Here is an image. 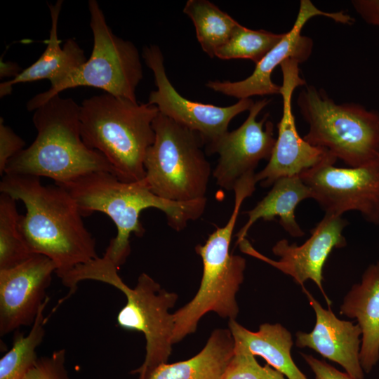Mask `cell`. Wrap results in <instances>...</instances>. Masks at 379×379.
Masks as SVG:
<instances>
[{"mask_svg":"<svg viewBox=\"0 0 379 379\" xmlns=\"http://www.w3.org/2000/svg\"><path fill=\"white\" fill-rule=\"evenodd\" d=\"M1 178L0 192L22 201L26 208L18 223L24 241L33 254L53 262L58 277L98 258L95 240L65 189L44 185L36 176L5 174Z\"/></svg>","mask_w":379,"mask_h":379,"instance_id":"cell-1","label":"cell"},{"mask_svg":"<svg viewBox=\"0 0 379 379\" xmlns=\"http://www.w3.org/2000/svg\"><path fill=\"white\" fill-rule=\"evenodd\" d=\"M57 185L69 192L83 217L96 211L102 212L114 222L117 234L109 241L103 256L118 269L124 264L131 253V234L141 237L145 233L140 221L144 209L161 210L166 215L170 227L180 231L185 229L190 221L201 216L207 202L206 198L185 202L166 200L155 195L144 179L126 182L105 171L93 172Z\"/></svg>","mask_w":379,"mask_h":379,"instance_id":"cell-2","label":"cell"},{"mask_svg":"<svg viewBox=\"0 0 379 379\" xmlns=\"http://www.w3.org/2000/svg\"><path fill=\"white\" fill-rule=\"evenodd\" d=\"M79 114L80 105L59 95L35 109L32 121L36 137L8 162L5 174L46 177L56 185L93 172L114 174L106 158L83 142Z\"/></svg>","mask_w":379,"mask_h":379,"instance_id":"cell-3","label":"cell"},{"mask_svg":"<svg viewBox=\"0 0 379 379\" xmlns=\"http://www.w3.org/2000/svg\"><path fill=\"white\" fill-rule=\"evenodd\" d=\"M118 270L102 255L77 265L60 279L69 290L67 298L84 280L106 283L125 295L126 303L117 314V324L124 329L142 333L146 340L145 360L131 373L138 374V379H149L158 366L167 363L171 354L175 321L169 310L178 297L162 288L146 273L139 276L136 286L131 288L119 277Z\"/></svg>","mask_w":379,"mask_h":379,"instance_id":"cell-4","label":"cell"},{"mask_svg":"<svg viewBox=\"0 0 379 379\" xmlns=\"http://www.w3.org/2000/svg\"><path fill=\"white\" fill-rule=\"evenodd\" d=\"M159 112L149 102L139 104L106 93L92 96L80 105L82 140L106 158L118 179L140 181L145 176L147 150L155 138L152 122Z\"/></svg>","mask_w":379,"mask_h":379,"instance_id":"cell-5","label":"cell"},{"mask_svg":"<svg viewBox=\"0 0 379 379\" xmlns=\"http://www.w3.org/2000/svg\"><path fill=\"white\" fill-rule=\"evenodd\" d=\"M256 184L254 175H246L237 182L233 189L234 206L228 221L211 234L204 244L196 246L203 262L202 278L194 297L173 313V343L195 332L200 319L209 312L229 320L236 319L239 313L236 294L244 281L246 261L231 253L230 246L241 204L252 195Z\"/></svg>","mask_w":379,"mask_h":379,"instance_id":"cell-6","label":"cell"},{"mask_svg":"<svg viewBox=\"0 0 379 379\" xmlns=\"http://www.w3.org/2000/svg\"><path fill=\"white\" fill-rule=\"evenodd\" d=\"M297 103L309 130L303 137L348 167L378 159L379 113L356 103H336L322 89L306 85Z\"/></svg>","mask_w":379,"mask_h":379,"instance_id":"cell-7","label":"cell"},{"mask_svg":"<svg viewBox=\"0 0 379 379\" xmlns=\"http://www.w3.org/2000/svg\"><path fill=\"white\" fill-rule=\"evenodd\" d=\"M152 128L154 141L144 161V180L149 190L173 201L206 198L211 168L200 135L160 112Z\"/></svg>","mask_w":379,"mask_h":379,"instance_id":"cell-8","label":"cell"},{"mask_svg":"<svg viewBox=\"0 0 379 379\" xmlns=\"http://www.w3.org/2000/svg\"><path fill=\"white\" fill-rule=\"evenodd\" d=\"M88 6L93 36L90 58L57 87L31 98L27 103L29 111L36 109L64 90L79 86L100 88L106 93L138 102L135 89L143 72L137 48L114 34L97 1L89 0Z\"/></svg>","mask_w":379,"mask_h":379,"instance_id":"cell-9","label":"cell"},{"mask_svg":"<svg viewBox=\"0 0 379 379\" xmlns=\"http://www.w3.org/2000/svg\"><path fill=\"white\" fill-rule=\"evenodd\" d=\"M330 154L299 177L325 213L342 216L359 212L368 222L379 225V159L358 167L335 166Z\"/></svg>","mask_w":379,"mask_h":379,"instance_id":"cell-10","label":"cell"},{"mask_svg":"<svg viewBox=\"0 0 379 379\" xmlns=\"http://www.w3.org/2000/svg\"><path fill=\"white\" fill-rule=\"evenodd\" d=\"M142 56L153 72L157 90L152 91L148 102L157 107L162 114L197 132L207 146L228 131L231 120L249 110L254 102L240 99L228 107H218L192 101L182 96L169 81L164 65V56L157 45L145 46Z\"/></svg>","mask_w":379,"mask_h":379,"instance_id":"cell-11","label":"cell"},{"mask_svg":"<svg viewBox=\"0 0 379 379\" xmlns=\"http://www.w3.org/2000/svg\"><path fill=\"white\" fill-rule=\"evenodd\" d=\"M299 64L295 59H287L280 65L283 81L279 94L283 109L277 124L278 135L268 163L255 175L257 183L264 187L272 186L281 178L299 175L332 154L325 149L310 145L297 130L292 98L297 87L307 85L300 76Z\"/></svg>","mask_w":379,"mask_h":379,"instance_id":"cell-12","label":"cell"},{"mask_svg":"<svg viewBox=\"0 0 379 379\" xmlns=\"http://www.w3.org/2000/svg\"><path fill=\"white\" fill-rule=\"evenodd\" d=\"M347 225V220L342 216L325 213L311 230L310 237L302 244H289L288 240L283 239L273 246L272 253L279 258V260H272L257 251L246 238L237 243L243 253L291 277L302 287L307 280L314 282L330 305L331 302L322 287L323 268L333 249L347 245L343 230Z\"/></svg>","mask_w":379,"mask_h":379,"instance_id":"cell-13","label":"cell"},{"mask_svg":"<svg viewBox=\"0 0 379 379\" xmlns=\"http://www.w3.org/2000/svg\"><path fill=\"white\" fill-rule=\"evenodd\" d=\"M317 15L326 16L345 25H352L354 22V19L344 11L324 12L317 8L311 1L301 0L293 27L284 33L281 41L255 65L249 77L239 81H208L206 84V87L239 100L254 95L279 94L281 86L272 81V73L287 59H295L301 63L309 58L313 41L311 38L302 35L301 30L310 19Z\"/></svg>","mask_w":379,"mask_h":379,"instance_id":"cell-14","label":"cell"},{"mask_svg":"<svg viewBox=\"0 0 379 379\" xmlns=\"http://www.w3.org/2000/svg\"><path fill=\"white\" fill-rule=\"evenodd\" d=\"M270 102L267 98L254 102L247 119L238 128L227 131L207 146L208 153L219 154L213 176L220 187L233 190L240 178L254 173L261 160L270 158L276 142L273 123L268 119V113L257 120L260 112Z\"/></svg>","mask_w":379,"mask_h":379,"instance_id":"cell-15","label":"cell"},{"mask_svg":"<svg viewBox=\"0 0 379 379\" xmlns=\"http://www.w3.org/2000/svg\"><path fill=\"white\" fill-rule=\"evenodd\" d=\"M56 267L48 257L34 254L10 269L0 270V335L32 326L48 298Z\"/></svg>","mask_w":379,"mask_h":379,"instance_id":"cell-16","label":"cell"},{"mask_svg":"<svg viewBox=\"0 0 379 379\" xmlns=\"http://www.w3.org/2000/svg\"><path fill=\"white\" fill-rule=\"evenodd\" d=\"M310 304L316 315V323L311 332L298 331L295 345L308 347L341 366L353 379H364L359 353L361 329L352 321L338 319L330 307L324 308L304 288Z\"/></svg>","mask_w":379,"mask_h":379,"instance_id":"cell-17","label":"cell"},{"mask_svg":"<svg viewBox=\"0 0 379 379\" xmlns=\"http://www.w3.org/2000/svg\"><path fill=\"white\" fill-rule=\"evenodd\" d=\"M342 314L356 319L361 329V366L370 373L379 361V262L371 264L340 305Z\"/></svg>","mask_w":379,"mask_h":379,"instance_id":"cell-18","label":"cell"},{"mask_svg":"<svg viewBox=\"0 0 379 379\" xmlns=\"http://www.w3.org/2000/svg\"><path fill=\"white\" fill-rule=\"evenodd\" d=\"M62 2L58 0L54 4H48L51 28L45 51L35 62L23 69L16 77L1 83V98L10 94L13 86L20 83L48 79L51 82L50 88H55L86 61L83 49L75 39H69L63 47L60 46L58 25Z\"/></svg>","mask_w":379,"mask_h":379,"instance_id":"cell-19","label":"cell"},{"mask_svg":"<svg viewBox=\"0 0 379 379\" xmlns=\"http://www.w3.org/2000/svg\"><path fill=\"white\" fill-rule=\"evenodd\" d=\"M307 199H312V192L299 175L277 180L267 195L246 212L248 220L237 232V242L246 238L248 230L258 220L270 221L276 217L279 218V223L290 236H304L305 232L295 219V211L298 205Z\"/></svg>","mask_w":379,"mask_h":379,"instance_id":"cell-20","label":"cell"},{"mask_svg":"<svg viewBox=\"0 0 379 379\" xmlns=\"http://www.w3.org/2000/svg\"><path fill=\"white\" fill-rule=\"evenodd\" d=\"M234 342L246 347L254 356L262 357L268 365L287 379H308L291 357V333L280 324H262L256 332L246 328L235 319L228 322Z\"/></svg>","mask_w":379,"mask_h":379,"instance_id":"cell-21","label":"cell"},{"mask_svg":"<svg viewBox=\"0 0 379 379\" xmlns=\"http://www.w3.org/2000/svg\"><path fill=\"white\" fill-rule=\"evenodd\" d=\"M234 350L230 329H215L197 354L187 360L160 365L149 379H223Z\"/></svg>","mask_w":379,"mask_h":379,"instance_id":"cell-22","label":"cell"},{"mask_svg":"<svg viewBox=\"0 0 379 379\" xmlns=\"http://www.w3.org/2000/svg\"><path fill=\"white\" fill-rule=\"evenodd\" d=\"M183 12L192 20L197 40L211 58L215 56L240 25L208 0H189Z\"/></svg>","mask_w":379,"mask_h":379,"instance_id":"cell-23","label":"cell"},{"mask_svg":"<svg viewBox=\"0 0 379 379\" xmlns=\"http://www.w3.org/2000/svg\"><path fill=\"white\" fill-rule=\"evenodd\" d=\"M48 300L47 298L27 335L15 332L11 348L0 359V379H22L36 362V350L45 335L44 312Z\"/></svg>","mask_w":379,"mask_h":379,"instance_id":"cell-24","label":"cell"},{"mask_svg":"<svg viewBox=\"0 0 379 379\" xmlns=\"http://www.w3.org/2000/svg\"><path fill=\"white\" fill-rule=\"evenodd\" d=\"M20 216L16 207V200L7 194L1 192L0 270L15 267L34 255L20 233Z\"/></svg>","mask_w":379,"mask_h":379,"instance_id":"cell-25","label":"cell"},{"mask_svg":"<svg viewBox=\"0 0 379 379\" xmlns=\"http://www.w3.org/2000/svg\"><path fill=\"white\" fill-rule=\"evenodd\" d=\"M284 33L254 30L239 25L227 43L215 53L222 60L248 59L258 63L276 46Z\"/></svg>","mask_w":379,"mask_h":379,"instance_id":"cell-26","label":"cell"},{"mask_svg":"<svg viewBox=\"0 0 379 379\" xmlns=\"http://www.w3.org/2000/svg\"><path fill=\"white\" fill-rule=\"evenodd\" d=\"M223 379H287L268 364L261 366L255 356L241 344L234 342V354Z\"/></svg>","mask_w":379,"mask_h":379,"instance_id":"cell-27","label":"cell"},{"mask_svg":"<svg viewBox=\"0 0 379 379\" xmlns=\"http://www.w3.org/2000/svg\"><path fill=\"white\" fill-rule=\"evenodd\" d=\"M65 349L55 351L51 356L39 358L22 379H69L65 366Z\"/></svg>","mask_w":379,"mask_h":379,"instance_id":"cell-28","label":"cell"},{"mask_svg":"<svg viewBox=\"0 0 379 379\" xmlns=\"http://www.w3.org/2000/svg\"><path fill=\"white\" fill-rule=\"evenodd\" d=\"M25 141L0 119V175L3 177L8 162L22 151Z\"/></svg>","mask_w":379,"mask_h":379,"instance_id":"cell-29","label":"cell"},{"mask_svg":"<svg viewBox=\"0 0 379 379\" xmlns=\"http://www.w3.org/2000/svg\"><path fill=\"white\" fill-rule=\"evenodd\" d=\"M301 355L314 374L315 379H353L347 373L341 372L327 362L312 355Z\"/></svg>","mask_w":379,"mask_h":379,"instance_id":"cell-30","label":"cell"},{"mask_svg":"<svg viewBox=\"0 0 379 379\" xmlns=\"http://www.w3.org/2000/svg\"><path fill=\"white\" fill-rule=\"evenodd\" d=\"M352 4L365 22L379 27V0H354Z\"/></svg>","mask_w":379,"mask_h":379,"instance_id":"cell-31","label":"cell"},{"mask_svg":"<svg viewBox=\"0 0 379 379\" xmlns=\"http://www.w3.org/2000/svg\"><path fill=\"white\" fill-rule=\"evenodd\" d=\"M22 70L20 67L12 62H4L2 59L0 60V77L1 79L13 77V79L16 77Z\"/></svg>","mask_w":379,"mask_h":379,"instance_id":"cell-32","label":"cell"},{"mask_svg":"<svg viewBox=\"0 0 379 379\" xmlns=\"http://www.w3.org/2000/svg\"><path fill=\"white\" fill-rule=\"evenodd\" d=\"M378 159H379V157H378Z\"/></svg>","mask_w":379,"mask_h":379,"instance_id":"cell-33","label":"cell"}]
</instances>
